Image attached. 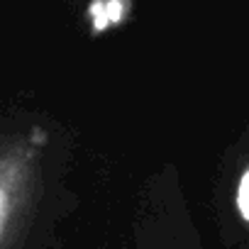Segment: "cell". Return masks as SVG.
Returning a JSON list of instances; mask_svg holds the SVG:
<instances>
[{
  "label": "cell",
  "instance_id": "obj_1",
  "mask_svg": "<svg viewBox=\"0 0 249 249\" xmlns=\"http://www.w3.org/2000/svg\"><path fill=\"white\" fill-rule=\"evenodd\" d=\"M47 132L30 127L0 142V249H18L44 198Z\"/></svg>",
  "mask_w": 249,
  "mask_h": 249
},
{
  "label": "cell",
  "instance_id": "obj_2",
  "mask_svg": "<svg viewBox=\"0 0 249 249\" xmlns=\"http://www.w3.org/2000/svg\"><path fill=\"white\" fill-rule=\"evenodd\" d=\"M232 200L239 220L249 225V142L239 154L237 161V174H234V186H232Z\"/></svg>",
  "mask_w": 249,
  "mask_h": 249
}]
</instances>
